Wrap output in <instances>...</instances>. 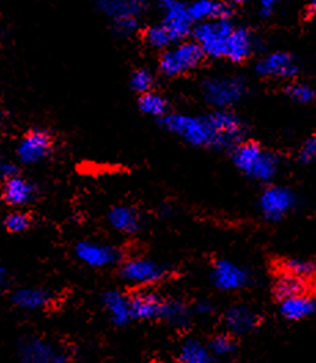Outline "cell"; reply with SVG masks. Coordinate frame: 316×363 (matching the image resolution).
<instances>
[{
	"label": "cell",
	"mask_w": 316,
	"mask_h": 363,
	"mask_svg": "<svg viewBox=\"0 0 316 363\" xmlns=\"http://www.w3.org/2000/svg\"><path fill=\"white\" fill-rule=\"evenodd\" d=\"M161 125L196 147L223 149V143L205 116L168 113L159 120Z\"/></svg>",
	"instance_id": "6da1fadb"
},
{
	"label": "cell",
	"mask_w": 316,
	"mask_h": 363,
	"mask_svg": "<svg viewBox=\"0 0 316 363\" xmlns=\"http://www.w3.org/2000/svg\"><path fill=\"white\" fill-rule=\"evenodd\" d=\"M235 167L254 181L270 182L278 172V159L256 142H242L232 149Z\"/></svg>",
	"instance_id": "7a4b0ae2"
},
{
	"label": "cell",
	"mask_w": 316,
	"mask_h": 363,
	"mask_svg": "<svg viewBox=\"0 0 316 363\" xmlns=\"http://www.w3.org/2000/svg\"><path fill=\"white\" fill-rule=\"evenodd\" d=\"M235 25L231 20H213L196 23L193 28L194 42L201 47L205 57L226 58L227 43Z\"/></svg>",
	"instance_id": "3957f363"
},
{
	"label": "cell",
	"mask_w": 316,
	"mask_h": 363,
	"mask_svg": "<svg viewBox=\"0 0 316 363\" xmlns=\"http://www.w3.org/2000/svg\"><path fill=\"white\" fill-rule=\"evenodd\" d=\"M203 58L205 54L196 42H181L162 52L158 69L165 77H178L200 67Z\"/></svg>",
	"instance_id": "277c9868"
},
{
	"label": "cell",
	"mask_w": 316,
	"mask_h": 363,
	"mask_svg": "<svg viewBox=\"0 0 316 363\" xmlns=\"http://www.w3.org/2000/svg\"><path fill=\"white\" fill-rule=\"evenodd\" d=\"M245 94L247 83L241 77H213L203 82V98L218 111H228L241 102Z\"/></svg>",
	"instance_id": "5b68a950"
},
{
	"label": "cell",
	"mask_w": 316,
	"mask_h": 363,
	"mask_svg": "<svg viewBox=\"0 0 316 363\" xmlns=\"http://www.w3.org/2000/svg\"><path fill=\"white\" fill-rule=\"evenodd\" d=\"M17 355L21 363H68L70 359L67 350L36 336L18 341Z\"/></svg>",
	"instance_id": "8992f818"
},
{
	"label": "cell",
	"mask_w": 316,
	"mask_h": 363,
	"mask_svg": "<svg viewBox=\"0 0 316 363\" xmlns=\"http://www.w3.org/2000/svg\"><path fill=\"white\" fill-rule=\"evenodd\" d=\"M121 278L136 286H149L164 281L169 272L165 266L146 257H134L123 263L120 269Z\"/></svg>",
	"instance_id": "52a82bcc"
},
{
	"label": "cell",
	"mask_w": 316,
	"mask_h": 363,
	"mask_svg": "<svg viewBox=\"0 0 316 363\" xmlns=\"http://www.w3.org/2000/svg\"><path fill=\"white\" fill-rule=\"evenodd\" d=\"M162 10V21L175 45L181 43L188 35L193 33V23L188 14V4L176 0H164L159 3Z\"/></svg>",
	"instance_id": "ba28073f"
},
{
	"label": "cell",
	"mask_w": 316,
	"mask_h": 363,
	"mask_svg": "<svg viewBox=\"0 0 316 363\" xmlns=\"http://www.w3.org/2000/svg\"><path fill=\"white\" fill-rule=\"evenodd\" d=\"M52 149V135L42 128H33L20 139L16 153L21 164L35 165L47 159L51 155Z\"/></svg>",
	"instance_id": "9c48e42d"
},
{
	"label": "cell",
	"mask_w": 316,
	"mask_h": 363,
	"mask_svg": "<svg viewBox=\"0 0 316 363\" xmlns=\"http://www.w3.org/2000/svg\"><path fill=\"white\" fill-rule=\"evenodd\" d=\"M206 117L220 138L223 149H234L242 143V138L247 130L242 120L237 114L231 111H215L206 114Z\"/></svg>",
	"instance_id": "30bf717a"
},
{
	"label": "cell",
	"mask_w": 316,
	"mask_h": 363,
	"mask_svg": "<svg viewBox=\"0 0 316 363\" xmlns=\"http://www.w3.org/2000/svg\"><path fill=\"white\" fill-rule=\"evenodd\" d=\"M213 285L225 292H234L247 288L250 284L249 272L226 259L216 260L210 274Z\"/></svg>",
	"instance_id": "8fae6325"
},
{
	"label": "cell",
	"mask_w": 316,
	"mask_h": 363,
	"mask_svg": "<svg viewBox=\"0 0 316 363\" xmlns=\"http://www.w3.org/2000/svg\"><path fill=\"white\" fill-rule=\"evenodd\" d=\"M74 255L81 263L92 269L111 267L120 259V253L114 247L95 241H80L74 247Z\"/></svg>",
	"instance_id": "7c38bea8"
},
{
	"label": "cell",
	"mask_w": 316,
	"mask_h": 363,
	"mask_svg": "<svg viewBox=\"0 0 316 363\" xmlns=\"http://www.w3.org/2000/svg\"><path fill=\"white\" fill-rule=\"evenodd\" d=\"M295 203L293 191L288 187L271 186L266 189L260 197V208L267 219L281 220L285 218Z\"/></svg>",
	"instance_id": "4fadbf2b"
},
{
	"label": "cell",
	"mask_w": 316,
	"mask_h": 363,
	"mask_svg": "<svg viewBox=\"0 0 316 363\" xmlns=\"http://www.w3.org/2000/svg\"><path fill=\"white\" fill-rule=\"evenodd\" d=\"M261 322L260 314L249 306H231L223 315V323L232 336H244L254 330Z\"/></svg>",
	"instance_id": "5bb4252c"
},
{
	"label": "cell",
	"mask_w": 316,
	"mask_h": 363,
	"mask_svg": "<svg viewBox=\"0 0 316 363\" xmlns=\"http://www.w3.org/2000/svg\"><path fill=\"white\" fill-rule=\"evenodd\" d=\"M134 319L161 320L167 298L153 291H137L130 296Z\"/></svg>",
	"instance_id": "9a60e30c"
},
{
	"label": "cell",
	"mask_w": 316,
	"mask_h": 363,
	"mask_svg": "<svg viewBox=\"0 0 316 363\" xmlns=\"http://www.w3.org/2000/svg\"><path fill=\"white\" fill-rule=\"evenodd\" d=\"M256 72L263 77L292 79L298 73V65L290 54L278 51L261 58L256 65Z\"/></svg>",
	"instance_id": "2e32d148"
},
{
	"label": "cell",
	"mask_w": 316,
	"mask_h": 363,
	"mask_svg": "<svg viewBox=\"0 0 316 363\" xmlns=\"http://www.w3.org/2000/svg\"><path fill=\"white\" fill-rule=\"evenodd\" d=\"M234 10V4L226 1L198 0L188 4V14L194 23L213 20H231Z\"/></svg>",
	"instance_id": "e0dca14e"
},
{
	"label": "cell",
	"mask_w": 316,
	"mask_h": 363,
	"mask_svg": "<svg viewBox=\"0 0 316 363\" xmlns=\"http://www.w3.org/2000/svg\"><path fill=\"white\" fill-rule=\"evenodd\" d=\"M101 300L114 326L124 328L134 320L130 296H125L118 291H108L102 295Z\"/></svg>",
	"instance_id": "ac0fdd59"
},
{
	"label": "cell",
	"mask_w": 316,
	"mask_h": 363,
	"mask_svg": "<svg viewBox=\"0 0 316 363\" xmlns=\"http://www.w3.org/2000/svg\"><path fill=\"white\" fill-rule=\"evenodd\" d=\"M1 199L11 206H23L29 204L36 197V186L21 175H16L3 182Z\"/></svg>",
	"instance_id": "d6986e66"
},
{
	"label": "cell",
	"mask_w": 316,
	"mask_h": 363,
	"mask_svg": "<svg viewBox=\"0 0 316 363\" xmlns=\"http://www.w3.org/2000/svg\"><path fill=\"white\" fill-rule=\"evenodd\" d=\"M98 9L113 23L124 18H140L146 11V3L139 0H102Z\"/></svg>",
	"instance_id": "ffe728a7"
},
{
	"label": "cell",
	"mask_w": 316,
	"mask_h": 363,
	"mask_svg": "<svg viewBox=\"0 0 316 363\" xmlns=\"http://www.w3.org/2000/svg\"><path fill=\"white\" fill-rule=\"evenodd\" d=\"M108 220L114 230L123 234H135L142 226L139 211L131 205H117L108 213Z\"/></svg>",
	"instance_id": "44dd1931"
},
{
	"label": "cell",
	"mask_w": 316,
	"mask_h": 363,
	"mask_svg": "<svg viewBox=\"0 0 316 363\" xmlns=\"http://www.w3.org/2000/svg\"><path fill=\"white\" fill-rule=\"evenodd\" d=\"M253 45L254 42L248 29L244 26H235L227 43L226 58L231 62L241 64L252 55Z\"/></svg>",
	"instance_id": "7402d4cb"
},
{
	"label": "cell",
	"mask_w": 316,
	"mask_h": 363,
	"mask_svg": "<svg viewBox=\"0 0 316 363\" xmlns=\"http://www.w3.org/2000/svg\"><path fill=\"white\" fill-rule=\"evenodd\" d=\"M279 313L286 320L297 322L307 319L316 313V300L311 296H295L281 301Z\"/></svg>",
	"instance_id": "603a6c76"
},
{
	"label": "cell",
	"mask_w": 316,
	"mask_h": 363,
	"mask_svg": "<svg viewBox=\"0 0 316 363\" xmlns=\"http://www.w3.org/2000/svg\"><path fill=\"white\" fill-rule=\"evenodd\" d=\"M51 294L43 288H20L11 296L13 304L25 311L43 310L51 303Z\"/></svg>",
	"instance_id": "cb8c5ba5"
},
{
	"label": "cell",
	"mask_w": 316,
	"mask_h": 363,
	"mask_svg": "<svg viewBox=\"0 0 316 363\" xmlns=\"http://www.w3.org/2000/svg\"><path fill=\"white\" fill-rule=\"evenodd\" d=\"M215 357L212 355L208 345L197 339H188L181 345L178 354V363H213Z\"/></svg>",
	"instance_id": "d4e9b609"
},
{
	"label": "cell",
	"mask_w": 316,
	"mask_h": 363,
	"mask_svg": "<svg viewBox=\"0 0 316 363\" xmlns=\"http://www.w3.org/2000/svg\"><path fill=\"white\" fill-rule=\"evenodd\" d=\"M305 282L294 275L282 272L272 285V294L279 301L292 298L295 296L304 295Z\"/></svg>",
	"instance_id": "484cf974"
},
{
	"label": "cell",
	"mask_w": 316,
	"mask_h": 363,
	"mask_svg": "<svg viewBox=\"0 0 316 363\" xmlns=\"http://www.w3.org/2000/svg\"><path fill=\"white\" fill-rule=\"evenodd\" d=\"M191 310L181 301L174 298H167V304L164 308L162 319L168 325L176 328V329H184L191 322Z\"/></svg>",
	"instance_id": "4316f807"
},
{
	"label": "cell",
	"mask_w": 316,
	"mask_h": 363,
	"mask_svg": "<svg viewBox=\"0 0 316 363\" xmlns=\"http://www.w3.org/2000/svg\"><path fill=\"white\" fill-rule=\"evenodd\" d=\"M137 108L143 114L156 117V118H164L168 114V102L167 99L154 91L146 92L139 96L137 99Z\"/></svg>",
	"instance_id": "83f0119b"
},
{
	"label": "cell",
	"mask_w": 316,
	"mask_h": 363,
	"mask_svg": "<svg viewBox=\"0 0 316 363\" xmlns=\"http://www.w3.org/2000/svg\"><path fill=\"white\" fill-rule=\"evenodd\" d=\"M143 40L146 45L157 50H168L171 45H175L171 35L161 23L146 28L143 33Z\"/></svg>",
	"instance_id": "f1b7e54d"
},
{
	"label": "cell",
	"mask_w": 316,
	"mask_h": 363,
	"mask_svg": "<svg viewBox=\"0 0 316 363\" xmlns=\"http://www.w3.org/2000/svg\"><path fill=\"white\" fill-rule=\"evenodd\" d=\"M282 272L294 275L300 279H308L316 275V263L304 259H286L281 263Z\"/></svg>",
	"instance_id": "f546056e"
},
{
	"label": "cell",
	"mask_w": 316,
	"mask_h": 363,
	"mask_svg": "<svg viewBox=\"0 0 316 363\" xmlns=\"http://www.w3.org/2000/svg\"><path fill=\"white\" fill-rule=\"evenodd\" d=\"M208 347L213 357H227L237 350V341L230 333H220L210 340Z\"/></svg>",
	"instance_id": "4dcf8cb0"
},
{
	"label": "cell",
	"mask_w": 316,
	"mask_h": 363,
	"mask_svg": "<svg viewBox=\"0 0 316 363\" xmlns=\"http://www.w3.org/2000/svg\"><path fill=\"white\" fill-rule=\"evenodd\" d=\"M153 84H154V76L149 69H136L135 72L131 74L130 87L134 92L139 94V96L153 91L152 90Z\"/></svg>",
	"instance_id": "1f68e13d"
},
{
	"label": "cell",
	"mask_w": 316,
	"mask_h": 363,
	"mask_svg": "<svg viewBox=\"0 0 316 363\" xmlns=\"http://www.w3.org/2000/svg\"><path fill=\"white\" fill-rule=\"evenodd\" d=\"M286 94L298 104H311L316 99V90L305 83H293L286 87Z\"/></svg>",
	"instance_id": "d6a6232c"
},
{
	"label": "cell",
	"mask_w": 316,
	"mask_h": 363,
	"mask_svg": "<svg viewBox=\"0 0 316 363\" xmlns=\"http://www.w3.org/2000/svg\"><path fill=\"white\" fill-rule=\"evenodd\" d=\"M32 226V218L25 212H11L4 219V227L10 233H23Z\"/></svg>",
	"instance_id": "836d02e7"
},
{
	"label": "cell",
	"mask_w": 316,
	"mask_h": 363,
	"mask_svg": "<svg viewBox=\"0 0 316 363\" xmlns=\"http://www.w3.org/2000/svg\"><path fill=\"white\" fill-rule=\"evenodd\" d=\"M114 33L120 38H131L140 28V18H124L112 23Z\"/></svg>",
	"instance_id": "e575fe53"
},
{
	"label": "cell",
	"mask_w": 316,
	"mask_h": 363,
	"mask_svg": "<svg viewBox=\"0 0 316 363\" xmlns=\"http://www.w3.org/2000/svg\"><path fill=\"white\" fill-rule=\"evenodd\" d=\"M298 157H300L301 162H305V164L312 162L316 159V136L315 138H310L304 143V146L300 150Z\"/></svg>",
	"instance_id": "d590c367"
},
{
	"label": "cell",
	"mask_w": 316,
	"mask_h": 363,
	"mask_svg": "<svg viewBox=\"0 0 316 363\" xmlns=\"http://www.w3.org/2000/svg\"><path fill=\"white\" fill-rule=\"evenodd\" d=\"M212 311H213V306H212V303H209L206 300L197 301L196 306L193 307V313L200 317H208L212 314Z\"/></svg>",
	"instance_id": "8d00e7d4"
},
{
	"label": "cell",
	"mask_w": 316,
	"mask_h": 363,
	"mask_svg": "<svg viewBox=\"0 0 316 363\" xmlns=\"http://www.w3.org/2000/svg\"><path fill=\"white\" fill-rule=\"evenodd\" d=\"M275 11V1L272 0H263L261 7H260V16L263 18H270Z\"/></svg>",
	"instance_id": "74e56055"
},
{
	"label": "cell",
	"mask_w": 316,
	"mask_h": 363,
	"mask_svg": "<svg viewBox=\"0 0 316 363\" xmlns=\"http://www.w3.org/2000/svg\"><path fill=\"white\" fill-rule=\"evenodd\" d=\"M6 279H7L6 270H4L3 267H0V291L4 288V285H6Z\"/></svg>",
	"instance_id": "f35d334b"
},
{
	"label": "cell",
	"mask_w": 316,
	"mask_h": 363,
	"mask_svg": "<svg viewBox=\"0 0 316 363\" xmlns=\"http://www.w3.org/2000/svg\"><path fill=\"white\" fill-rule=\"evenodd\" d=\"M307 13L308 16H316V0L307 7Z\"/></svg>",
	"instance_id": "ab89813d"
},
{
	"label": "cell",
	"mask_w": 316,
	"mask_h": 363,
	"mask_svg": "<svg viewBox=\"0 0 316 363\" xmlns=\"http://www.w3.org/2000/svg\"><path fill=\"white\" fill-rule=\"evenodd\" d=\"M1 162H3V159H1V157H0V164H1Z\"/></svg>",
	"instance_id": "60d3db41"
},
{
	"label": "cell",
	"mask_w": 316,
	"mask_h": 363,
	"mask_svg": "<svg viewBox=\"0 0 316 363\" xmlns=\"http://www.w3.org/2000/svg\"><path fill=\"white\" fill-rule=\"evenodd\" d=\"M0 124H1V114H0Z\"/></svg>",
	"instance_id": "b9f144b4"
},
{
	"label": "cell",
	"mask_w": 316,
	"mask_h": 363,
	"mask_svg": "<svg viewBox=\"0 0 316 363\" xmlns=\"http://www.w3.org/2000/svg\"><path fill=\"white\" fill-rule=\"evenodd\" d=\"M226 363H234V362H231V361H230V362H226Z\"/></svg>",
	"instance_id": "7bdbcfd3"
}]
</instances>
